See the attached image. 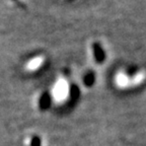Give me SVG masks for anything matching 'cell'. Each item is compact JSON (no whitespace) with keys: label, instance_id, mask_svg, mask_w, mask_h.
Wrapping results in <instances>:
<instances>
[{"label":"cell","instance_id":"6da1fadb","mask_svg":"<svg viewBox=\"0 0 146 146\" xmlns=\"http://www.w3.org/2000/svg\"><path fill=\"white\" fill-rule=\"evenodd\" d=\"M68 87H67L66 83L64 81L58 82V84L56 85V90H55V94L58 98V100H63V98H66L67 94H68Z\"/></svg>","mask_w":146,"mask_h":146},{"label":"cell","instance_id":"8992f818","mask_svg":"<svg viewBox=\"0 0 146 146\" xmlns=\"http://www.w3.org/2000/svg\"><path fill=\"white\" fill-rule=\"evenodd\" d=\"M41 63H42L41 58H36V59L32 60V61L30 62L29 67H30L31 69H35V68H36V67H39L40 65H41Z\"/></svg>","mask_w":146,"mask_h":146},{"label":"cell","instance_id":"52a82bcc","mask_svg":"<svg viewBox=\"0 0 146 146\" xmlns=\"http://www.w3.org/2000/svg\"><path fill=\"white\" fill-rule=\"evenodd\" d=\"M31 146H41V139L39 137H33L32 142H31Z\"/></svg>","mask_w":146,"mask_h":146},{"label":"cell","instance_id":"3957f363","mask_svg":"<svg viewBox=\"0 0 146 146\" xmlns=\"http://www.w3.org/2000/svg\"><path fill=\"white\" fill-rule=\"evenodd\" d=\"M50 104H51V98H50V94L48 92H44L43 94L41 96L39 100V107L42 111H46V110L48 109L50 107Z\"/></svg>","mask_w":146,"mask_h":146},{"label":"cell","instance_id":"7a4b0ae2","mask_svg":"<svg viewBox=\"0 0 146 146\" xmlns=\"http://www.w3.org/2000/svg\"><path fill=\"white\" fill-rule=\"evenodd\" d=\"M92 49H94V58H96V61L98 62V63H103L106 59V55L102 46L98 43H94V46H92Z\"/></svg>","mask_w":146,"mask_h":146},{"label":"cell","instance_id":"277c9868","mask_svg":"<svg viewBox=\"0 0 146 146\" xmlns=\"http://www.w3.org/2000/svg\"><path fill=\"white\" fill-rule=\"evenodd\" d=\"M83 80H84V84L86 86H91L94 83V80H96L94 72H87V74L84 76V79Z\"/></svg>","mask_w":146,"mask_h":146},{"label":"cell","instance_id":"5b68a950","mask_svg":"<svg viewBox=\"0 0 146 146\" xmlns=\"http://www.w3.org/2000/svg\"><path fill=\"white\" fill-rule=\"evenodd\" d=\"M69 92H70L71 96L74 98H77L80 94L79 89H78V87L76 86V85H72V86L70 87V89H69Z\"/></svg>","mask_w":146,"mask_h":146}]
</instances>
